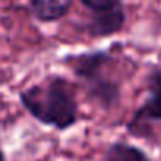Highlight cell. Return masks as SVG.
Wrapping results in <instances>:
<instances>
[{"mask_svg": "<svg viewBox=\"0 0 161 161\" xmlns=\"http://www.w3.org/2000/svg\"><path fill=\"white\" fill-rule=\"evenodd\" d=\"M22 108L41 125L66 131L78 122L75 85L63 75H50L19 92Z\"/></svg>", "mask_w": 161, "mask_h": 161, "instance_id": "6da1fadb", "label": "cell"}, {"mask_svg": "<svg viewBox=\"0 0 161 161\" xmlns=\"http://www.w3.org/2000/svg\"><path fill=\"white\" fill-rule=\"evenodd\" d=\"M113 61V55L107 50L70 53L63 58V64L77 77L86 97L105 111L116 108L120 102V81L107 75Z\"/></svg>", "mask_w": 161, "mask_h": 161, "instance_id": "7a4b0ae2", "label": "cell"}, {"mask_svg": "<svg viewBox=\"0 0 161 161\" xmlns=\"http://www.w3.org/2000/svg\"><path fill=\"white\" fill-rule=\"evenodd\" d=\"M89 13L91 19L85 30L91 38H109L119 33L127 20L122 0H78Z\"/></svg>", "mask_w": 161, "mask_h": 161, "instance_id": "3957f363", "label": "cell"}, {"mask_svg": "<svg viewBox=\"0 0 161 161\" xmlns=\"http://www.w3.org/2000/svg\"><path fill=\"white\" fill-rule=\"evenodd\" d=\"M147 99L138 108L127 124V131L135 138H144L150 122H161V67L155 69L147 77Z\"/></svg>", "mask_w": 161, "mask_h": 161, "instance_id": "277c9868", "label": "cell"}, {"mask_svg": "<svg viewBox=\"0 0 161 161\" xmlns=\"http://www.w3.org/2000/svg\"><path fill=\"white\" fill-rule=\"evenodd\" d=\"M74 0H28L31 14L39 22H56L67 16Z\"/></svg>", "mask_w": 161, "mask_h": 161, "instance_id": "5b68a950", "label": "cell"}, {"mask_svg": "<svg viewBox=\"0 0 161 161\" xmlns=\"http://www.w3.org/2000/svg\"><path fill=\"white\" fill-rule=\"evenodd\" d=\"M102 161H152L147 153L125 141H114L105 150Z\"/></svg>", "mask_w": 161, "mask_h": 161, "instance_id": "8992f818", "label": "cell"}, {"mask_svg": "<svg viewBox=\"0 0 161 161\" xmlns=\"http://www.w3.org/2000/svg\"><path fill=\"white\" fill-rule=\"evenodd\" d=\"M0 161H6V155H5V152H3L2 147H0Z\"/></svg>", "mask_w": 161, "mask_h": 161, "instance_id": "52a82bcc", "label": "cell"}]
</instances>
